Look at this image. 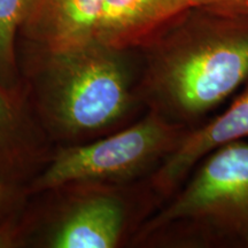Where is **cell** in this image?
I'll list each match as a JSON object with an SVG mask.
<instances>
[{"mask_svg": "<svg viewBox=\"0 0 248 248\" xmlns=\"http://www.w3.org/2000/svg\"><path fill=\"white\" fill-rule=\"evenodd\" d=\"M138 51L141 105L193 128L248 83V16L192 6Z\"/></svg>", "mask_w": 248, "mask_h": 248, "instance_id": "6da1fadb", "label": "cell"}, {"mask_svg": "<svg viewBox=\"0 0 248 248\" xmlns=\"http://www.w3.org/2000/svg\"><path fill=\"white\" fill-rule=\"evenodd\" d=\"M130 52L100 44L24 52L23 91L49 140L71 145L102 137L141 106L140 67Z\"/></svg>", "mask_w": 248, "mask_h": 248, "instance_id": "7a4b0ae2", "label": "cell"}, {"mask_svg": "<svg viewBox=\"0 0 248 248\" xmlns=\"http://www.w3.org/2000/svg\"><path fill=\"white\" fill-rule=\"evenodd\" d=\"M146 248H248V141L217 148L142 223Z\"/></svg>", "mask_w": 248, "mask_h": 248, "instance_id": "3957f363", "label": "cell"}, {"mask_svg": "<svg viewBox=\"0 0 248 248\" xmlns=\"http://www.w3.org/2000/svg\"><path fill=\"white\" fill-rule=\"evenodd\" d=\"M53 199L29 212L22 245L42 248H117L131 244L159 208L146 178L124 184L86 183L44 192Z\"/></svg>", "mask_w": 248, "mask_h": 248, "instance_id": "277c9868", "label": "cell"}, {"mask_svg": "<svg viewBox=\"0 0 248 248\" xmlns=\"http://www.w3.org/2000/svg\"><path fill=\"white\" fill-rule=\"evenodd\" d=\"M187 126L147 110L137 122L93 140L59 145L27 185L31 197L61 186L124 184L146 178L171 152Z\"/></svg>", "mask_w": 248, "mask_h": 248, "instance_id": "5b68a950", "label": "cell"}, {"mask_svg": "<svg viewBox=\"0 0 248 248\" xmlns=\"http://www.w3.org/2000/svg\"><path fill=\"white\" fill-rule=\"evenodd\" d=\"M248 139V83L218 116L187 131L146 177L159 206L169 199L207 155L231 142Z\"/></svg>", "mask_w": 248, "mask_h": 248, "instance_id": "8992f818", "label": "cell"}, {"mask_svg": "<svg viewBox=\"0 0 248 248\" xmlns=\"http://www.w3.org/2000/svg\"><path fill=\"white\" fill-rule=\"evenodd\" d=\"M104 0H24L20 37L28 48L61 51L94 44Z\"/></svg>", "mask_w": 248, "mask_h": 248, "instance_id": "52a82bcc", "label": "cell"}, {"mask_svg": "<svg viewBox=\"0 0 248 248\" xmlns=\"http://www.w3.org/2000/svg\"><path fill=\"white\" fill-rule=\"evenodd\" d=\"M48 141L24 91L0 84V179L27 186L47 162Z\"/></svg>", "mask_w": 248, "mask_h": 248, "instance_id": "ba28073f", "label": "cell"}, {"mask_svg": "<svg viewBox=\"0 0 248 248\" xmlns=\"http://www.w3.org/2000/svg\"><path fill=\"white\" fill-rule=\"evenodd\" d=\"M190 7L191 0H104L94 44L137 51Z\"/></svg>", "mask_w": 248, "mask_h": 248, "instance_id": "9c48e42d", "label": "cell"}, {"mask_svg": "<svg viewBox=\"0 0 248 248\" xmlns=\"http://www.w3.org/2000/svg\"><path fill=\"white\" fill-rule=\"evenodd\" d=\"M24 0H0V84L11 91H23L17 39Z\"/></svg>", "mask_w": 248, "mask_h": 248, "instance_id": "30bf717a", "label": "cell"}, {"mask_svg": "<svg viewBox=\"0 0 248 248\" xmlns=\"http://www.w3.org/2000/svg\"><path fill=\"white\" fill-rule=\"evenodd\" d=\"M30 198L26 185L0 179V248L22 246Z\"/></svg>", "mask_w": 248, "mask_h": 248, "instance_id": "8fae6325", "label": "cell"}, {"mask_svg": "<svg viewBox=\"0 0 248 248\" xmlns=\"http://www.w3.org/2000/svg\"><path fill=\"white\" fill-rule=\"evenodd\" d=\"M191 5L219 13L248 16V0H191Z\"/></svg>", "mask_w": 248, "mask_h": 248, "instance_id": "7c38bea8", "label": "cell"}]
</instances>
